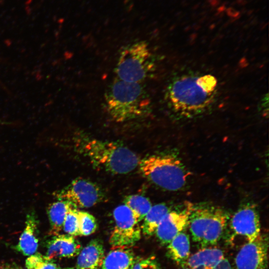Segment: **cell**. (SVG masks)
<instances>
[{"label":"cell","mask_w":269,"mask_h":269,"mask_svg":"<svg viewBox=\"0 0 269 269\" xmlns=\"http://www.w3.org/2000/svg\"><path fill=\"white\" fill-rule=\"evenodd\" d=\"M230 228L235 235L254 241L261 234L260 216L256 206L248 203L241 206L230 220Z\"/></svg>","instance_id":"cell-10"},{"label":"cell","mask_w":269,"mask_h":269,"mask_svg":"<svg viewBox=\"0 0 269 269\" xmlns=\"http://www.w3.org/2000/svg\"><path fill=\"white\" fill-rule=\"evenodd\" d=\"M27 269H60L53 260L39 253L29 256L25 261Z\"/></svg>","instance_id":"cell-21"},{"label":"cell","mask_w":269,"mask_h":269,"mask_svg":"<svg viewBox=\"0 0 269 269\" xmlns=\"http://www.w3.org/2000/svg\"><path fill=\"white\" fill-rule=\"evenodd\" d=\"M72 206L68 202L61 200L50 204L47 208L50 226V234L58 235L62 229L63 224L67 213Z\"/></svg>","instance_id":"cell-18"},{"label":"cell","mask_w":269,"mask_h":269,"mask_svg":"<svg viewBox=\"0 0 269 269\" xmlns=\"http://www.w3.org/2000/svg\"><path fill=\"white\" fill-rule=\"evenodd\" d=\"M189 211H170L162 218L155 234L160 243L168 244L188 225Z\"/></svg>","instance_id":"cell-11"},{"label":"cell","mask_w":269,"mask_h":269,"mask_svg":"<svg viewBox=\"0 0 269 269\" xmlns=\"http://www.w3.org/2000/svg\"><path fill=\"white\" fill-rule=\"evenodd\" d=\"M78 254L76 269H99L105 257L102 242L91 240Z\"/></svg>","instance_id":"cell-14"},{"label":"cell","mask_w":269,"mask_h":269,"mask_svg":"<svg viewBox=\"0 0 269 269\" xmlns=\"http://www.w3.org/2000/svg\"><path fill=\"white\" fill-rule=\"evenodd\" d=\"M134 255L129 247H113L104 258L101 269H132Z\"/></svg>","instance_id":"cell-15"},{"label":"cell","mask_w":269,"mask_h":269,"mask_svg":"<svg viewBox=\"0 0 269 269\" xmlns=\"http://www.w3.org/2000/svg\"><path fill=\"white\" fill-rule=\"evenodd\" d=\"M268 250V237L260 234L238 252L235 258L236 269H267Z\"/></svg>","instance_id":"cell-9"},{"label":"cell","mask_w":269,"mask_h":269,"mask_svg":"<svg viewBox=\"0 0 269 269\" xmlns=\"http://www.w3.org/2000/svg\"><path fill=\"white\" fill-rule=\"evenodd\" d=\"M125 205L130 209L138 223L143 219L152 206L147 198L139 195L127 196Z\"/></svg>","instance_id":"cell-20"},{"label":"cell","mask_w":269,"mask_h":269,"mask_svg":"<svg viewBox=\"0 0 269 269\" xmlns=\"http://www.w3.org/2000/svg\"><path fill=\"white\" fill-rule=\"evenodd\" d=\"M190 247L188 235L181 232L168 244L167 254L176 263L184 264L189 257Z\"/></svg>","instance_id":"cell-17"},{"label":"cell","mask_w":269,"mask_h":269,"mask_svg":"<svg viewBox=\"0 0 269 269\" xmlns=\"http://www.w3.org/2000/svg\"><path fill=\"white\" fill-rule=\"evenodd\" d=\"M56 197L58 200L65 201L77 209L96 205L99 201L101 194L99 188L92 182L77 178L56 193Z\"/></svg>","instance_id":"cell-8"},{"label":"cell","mask_w":269,"mask_h":269,"mask_svg":"<svg viewBox=\"0 0 269 269\" xmlns=\"http://www.w3.org/2000/svg\"><path fill=\"white\" fill-rule=\"evenodd\" d=\"M105 101L108 113L118 123L144 117L150 109L148 95L141 83L118 79L108 86Z\"/></svg>","instance_id":"cell-2"},{"label":"cell","mask_w":269,"mask_h":269,"mask_svg":"<svg viewBox=\"0 0 269 269\" xmlns=\"http://www.w3.org/2000/svg\"><path fill=\"white\" fill-rule=\"evenodd\" d=\"M74 269L72 268H64V269Z\"/></svg>","instance_id":"cell-28"},{"label":"cell","mask_w":269,"mask_h":269,"mask_svg":"<svg viewBox=\"0 0 269 269\" xmlns=\"http://www.w3.org/2000/svg\"><path fill=\"white\" fill-rule=\"evenodd\" d=\"M213 269H232L228 259L223 258L214 267Z\"/></svg>","instance_id":"cell-25"},{"label":"cell","mask_w":269,"mask_h":269,"mask_svg":"<svg viewBox=\"0 0 269 269\" xmlns=\"http://www.w3.org/2000/svg\"><path fill=\"white\" fill-rule=\"evenodd\" d=\"M76 146L78 152L93 164L114 174L132 171L140 160L130 149L113 141L81 138L77 140Z\"/></svg>","instance_id":"cell-3"},{"label":"cell","mask_w":269,"mask_h":269,"mask_svg":"<svg viewBox=\"0 0 269 269\" xmlns=\"http://www.w3.org/2000/svg\"><path fill=\"white\" fill-rule=\"evenodd\" d=\"M80 236H87L93 234L97 228L96 218L91 214L84 211H78Z\"/></svg>","instance_id":"cell-22"},{"label":"cell","mask_w":269,"mask_h":269,"mask_svg":"<svg viewBox=\"0 0 269 269\" xmlns=\"http://www.w3.org/2000/svg\"><path fill=\"white\" fill-rule=\"evenodd\" d=\"M223 258L224 254L220 249L204 248L189 257L186 265L190 269H213Z\"/></svg>","instance_id":"cell-16"},{"label":"cell","mask_w":269,"mask_h":269,"mask_svg":"<svg viewBox=\"0 0 269 269\" xmlns=\"http://www.w3.org/2000/svg\"><path fill=\"white\" fill-rule=\"evenodd\" d=\"M217 80L211 74L183 75L169 84L166 93L168 104L184 116H193L208 109L217 90Z\"/></svg>","instance_id":"cell-1"},{"label":"cell","mask_w":269,"mask_h":269,"mask_svg":"<svg viewBox=\"0 0 269 269\" xmlns=\"http://www.w3.org/2000/svg\"><path fill=\"white\" fill-rule=\"evenodd\" d=\"M153 56L145 41L130 44L121 51L115 67L119 79L130 82L141 83L154 69Z\"/></svg>","instance_id":"cell-6"},{"label":"cell","mask_w":269,"mask_h":269,"mask_svg":"<svg viewBox=\"0 0 269 269\" xmlns=\"http://www.w3.org/2000/svg\"><path fill=\"white\" fill-rule=\"evenodd\" d=\"M0 269H21L20 267L14 265H5L0 268Z\"/></svg>","instance_id":"cell-26"},{"label":"cell","mask_w":269,"mask_h":269,"mask_svg":"<svg viewBox=\"0 0 269 269\" xmlns=\"http://www.w3.org/2000/svg\"><path fill=\"white\" fill-rule=\"evenodd\" d=\"M78 210L72 206L69 209L64 219L62 229L67 235L80 236L78 217Z\"/></svg>","instance_id":"cell-23"},{"label":"cell","mask_w":269,"mask_h":269,"mask_svg":"<svg viewBox=\"0 0 269 269\" xmlns=\"http://www.w3.org/2000/svg\"><path fill=\"white\" fill-rule=\"evenodd\" d=\"M46 256L49 259L71 258L80 252L81 246L73 236L69 235H57L48 241Z\"/></svg>","instance_id":"cell-12"},{"label":"cell","mask_w":269,"mask_h":269,"mask_svg":"<svg viewBox=\"0 0 269 269\" xmlns=\"http://www.w3.org/2000/svg\"><path fill=\"white\" fill-rule=\"evenodd\" d=\"M180 269H189L187 267H183Z\"/></svg>","instance_id":"cell-27"},{"label":"cell","mask_w":269,"mask_h":269,"mask_svg":"<svg viewBox=\"0 0 269 269\" xmlns=\"http://www.w3.org/2000/svg\"><path fill=\"white\" fill-rule=\"evenodd\" d=\"M132 269H161V268L154 260L147 259L135 262Z\"/></svg>","instance_id":"cell-24"},{"label":"cell","mask_w":269,"mask_h":269,"mask_svg":"<svg viewBox=\"0 0 269 269\" xmlns=\"http://www.w3.org/2000/svg\"><path fill=\"white\" fill-rule=\"evenodd\" d=\"M38 221L33 211L26 216L24 229L21 234L15 249L25 256H29L36 253L38 247Z\"/></svg>","instance_id":"cell-13"},{"label":"cell","mask_w":269,"mask_h":269,"mask_svg":"<svg viewBox=\"0 0 269 269\" xmlns=\"http://www.w3.org/2000/svg\"><path fill=\"white\" fill-rule=\"evenodd\" d=\"M142 173L157 186L177 191L185 185L188 172L182 162L171 155H154L140 160Z\"/></svg>","instance_id":"cell-5"},{"label":"cell","mask_w":269,"mask_h":269,"mask_svg":"<svg viewBox=\"0 0 269 269\" xmlns=\"http://www.w3.org/2000/svg\"><path fill=\"white\" fill-rule=\"evenodd\" d=\"M170 211L164 204L160 203L152 206L143 218L141 231L143 235L151 236L155 230L164 216Z\"/></svg>","instance_id":"cell-19"},{"label":"cell","mask_w":269,"mask_h":269,"mask_svg":"<svg viewBox=\"0 0 269 269\" xmlns=\"http://www.w3.org/2000/svg\"><path fill=\"white\" fill-rule=\"evenodd\" d=\"M187 207L188 225L193 240L203 247L216 244L227 225L228 214L215 206L188 203Z\"/></svg>","instance_id":"cell-4"},{"label":"cell","mask_w":269,"mask_h":269,"mask_svg":"<svg viewBox=\"0 0 269 269\" xmlns=\"http://www.w3.org/2000/svg\"><path fill=\"white\" fill-rule=\"evenodd\" d=\"M115 227L110 237L113 247H130L141 237V228L130 209L125 204L113 211Z\"/></svg>","instance_id":"cell-7"}]
</instances>
